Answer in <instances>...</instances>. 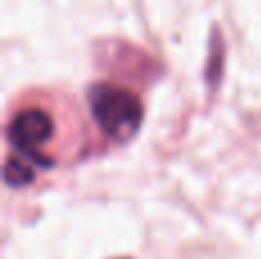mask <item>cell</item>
Here are the masks:
<instances>
[{
	"instance_id": "6da1fadb",
	"label": "cell",
	"mask_w": 261,
	"mask_h": 259,
	"mask_svg": "<svg viewBox=\"0 0 261 259\" xmlns=\"http://www.w3.org/2000/svg\"><path fill=\"white\" fill-rule=\"evenodd\" d=\"M87 106L99 128L115 142H128L144 122L142 101L133 92L110 83H96L87 90Z\"/></svg>"
},
{
	"instance_id": "7a4b0ae2",
	"label": "cell",
	"mask_w": 261,
	"mask_h": 259,
	"mask_svg": "<svg viewBox=\"0 0 261 259\" xmlns=\"http://www.w3.org/2000/svg\"><path fill=\"white\" fill-rule=\"evenodd\" d=\"M53 133H55V124L46 110L25 108L12 117V122L7 126V140L12 145V149L28 156L37 168L46 170L53 165V161L46 159L39 151V147L46 145L53 138Z\"/></svg>"
},
{
	"instance_id": "3957f363",
	"label": "cell",
	"mask_w": 261,
	"mask_h": 259,
	"mask_svg": "<svg viewBox=\"0 0 261 259\" xmlns=\"http://www.w3.org/2000/svg\"><path fill=\"white\" fill-rule=\"evenodd\" d=\"M3 179L9 188H23L35 179V172H32V168H28L25 163H21L16 156H9L7 163H5Z\"/></svg>"
}]
</instances>
